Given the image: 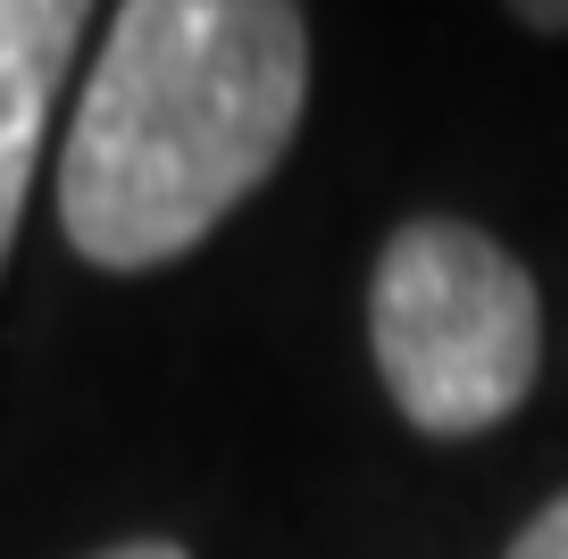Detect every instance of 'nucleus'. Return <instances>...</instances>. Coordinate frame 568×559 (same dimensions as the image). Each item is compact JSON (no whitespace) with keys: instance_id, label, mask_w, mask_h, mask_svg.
I'll return each mask as SVG.
<instances>
[{"instance_id":"f257e3e1","label":"nucleus","mask_w":568,"mask_h":559,"mask_svg":"<svg viewBox=\"0 0 568 559\" xmlns=\"http://www.w3.org/2000/svg\"><path fill=\"white\" fill-rule=\"evenodd\" d=\"M310 109L293 0H125L59 151V226L92 267H168L217 234Z\"/></svg>"},{"instance_id":"f03ea898","label":"nucleus","mask_w":568,"mask_h":559,"mask_svg":"<svg viewBox=\"0 0 568 559\" xmlns=\"http://www.w3.org/2000/svg\"><path fill=\"white\" fill-rule=\"evenodd\" d=\"M368 343L418 435H485L544 367V301L527 267L468 217H409L376 251Z\"/></svg>"},{"instance_id":"7ed1b4c3","label":"nucleus","mask_w":568,"mask_h":559,"mask_svg":"<svg viewBox=\"0 0 568 559\" xmlns=\"http://www.w3.org/2000/svg\"><path fill=\"white\" fill-rule=\"evenodd\" d=\"M92 0H0V267L18 243L26 193L42 167V134H51L59 84L75 68Z\"/></svg>"},{"instance_id":"20e7f679","label":"nucleus","mask_w":568,"mask_h":559,"mask_svg":"<svg viewBox=\"0 0 568 559\" xmlns=\"http://www.w3.org/2000/svg\"><path fill=\"white\" fill-rule=\"evenodd\" d=\"M501 559H568V492L535 509V518L518 526V542H510Z\"/></svg>"},{"instance_id":"39448f33","label":"nucleus","mask_w":568,"mask_h":559,"mask_svg":"<svg viewBox=\"0 0 568 559\" xmlns=\"http://www.w3.org/2000/svg\"><path fill=\"white\" fill-rule=\"evenodd\" d=\"M510 18L535 34H568V0H510Z\"/></svg>"},{"instance_id":"423d86ee","label":"nucleus","mask_w":568,"mask_h":559,"mask_svg":"<svg viewBox=\"0 0 568 559\" xmlns=\"http://www.w3.org/2000/svg\"><path fill=\"white\" fill-rule=\"evenodd\" d=\"M92 559H193L184 542H118V551H92Z\"/></svg>"}]
</instances>
